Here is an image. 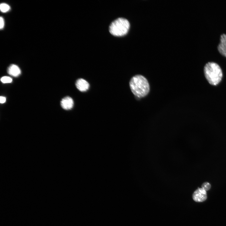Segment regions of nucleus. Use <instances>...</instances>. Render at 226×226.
Returning a JSON list of instances; mask_svg holds the SVG:
<instances>
[{
  "label": "nucleus",
  "instance_id": "nucleus-11",
  "mask_svg": "<svg viewBox=\"0 0 226 226\" xmlns=\"http://www.w3.org/2000/svg\"><path fill=\"white\" fill-rule=\"evenodd\" d=\"M201 187L202 188L207 191H208L211 188V185L209 183L205 182L202 183Z\"/></svg>",
  "mask_w": 226,
  "mask_h": 226
},
{
  "label": "nucleus",
  "instance_id": "nucleus-4",
  "mask_svg": "<svg viewBox=\"0 0 226 226\" xmlns=\"http://www.w3.org/2000/svg\"><path fill=\"white\" fill-rule=\"evenodd\" d=\"M193 200L196 202H202L207 198L206 191L202 188L198 187L192 194Z\"/></svg>",
  "mask_w": 226,
  "mask_h": 226
},
{
  "label": "nucleus",
  "instance_id": "nucleus-13",
  "mask_svg": "<svg viewBox=\"0 0 226 226\" xmlns=\"http://www.w3.org/2000/svg\"><path fill=\"white\" fill-rule=\"evenodd\" d=\"M6 101V98L3 96H1L0 97V102L1 103L3 104Z\"/></svg>",
  "mask_w": 226,
  "mask_h": 226
},
{
  "label": "nucleus",
  "instance_id": "nucleus-9",
  "mask_svg": "<svg viewBox=\"0 0 226 226\" xmlns=\"http://www.w3.org/2000/svg\"><path fill=\"white\" fill-rule=\"evenodd\" d=\"M1 11L3 13H6L9 11L10 9V6L6 3H2L0 5Z\"/></svg>",
  "mask_w": 226,
  "mask_h": 226
},
{
  "label": "nucleus",
  "instance_id": "nucleus-12",
  "mask_svg": "<svg viewBox=\"0 0 226 226\" xmlns=\"http://www.w3.org/2000/svg\"><path fill=\"white\" fill-rule=\"evenodd\" d=\"M0 29H3L4 25V21L3 18L2 17H1L0 18Z\"/></svg>",
  "mask_w": 226,
  "mask_h": 226
},
{
  "label": "nucleus",
  "instance_id": "nucleus-6",
  "mask_svg": "<svg viewBox=\"0 0 226 226\" xmlns=\"http://www.w3.org/2000/svg\"><path fill=\"white\" fill-rule=\"evenodd\" d=\"M75 85L77 89L81 92H85L89 88V85L88 82L82 78L77 79L75 83Z\"/></svg>",
  "mask_w": 226,
  "mask_h": 226
},
{
  "label": "nucleus",
  "instance_id": "nucleus-8",
  "mask_svg": "<svg viewBox=\"0 0 226 226\" xmlns=\"http://www.w3.org/2000/svg\"><path fill=\"white\" fill-rule=\"evenodd\" d=\"M7 72L10 75L14 77L19 76L21 73L20 69L17 65L12 64L8 68Z\"/></svg>",
  "mask_w": 226,
  "mask_h": 226
},
{
  "label": "nucleus",
  "instance_id": "nucleus-3",
  "mask_svg": "<svg viewBox=\"0 0 226 226\" xmlns=\"http://www.w3.org/2000/svg\"><path fill=\"white\" fill-rule=\"evenodd\" d=\"M128 21L123 18H118L113 21L109 27L110 32L116 36H121L126 35L130 28Z\"/></svg>",
  "mask_w": 226,
  "mask_h": 226
},
{
  "label": "nucleus",
  "instance_id": "nucleus-10",
  "mask_svg": "<svg viewBox=\"0 0 226 226\" xmlns=\"http://www.w3.org/2000/svg\"><path fill=\"white\" fill-rule=\"evenodd\" d=\"M1 82L3 83H11L12 81V78L8 76H3L0 79Z\"/></svg>",
  "mask_w": 226,
  "mask_h": 226
},
{
  "label": "nucleus",
  "instance_id": "nucleus-7",
  "mask_svg": "<svg viewBox=\"0 0 226 226\" xmlns=\"http://www.w3.org/2000/svg\"><path fill=\"white\" fill-rule=\"evenodd\" d=\"M74 104L73 99L70 97L66 96L63 98L61 101V105L62 108L65 110L71 109Z\"/></svg>",
  "mask_w": 226,
  "mask_h": 226
},
{
  "label": "nucleus",
  "instance_id": "nucleus-5",
  "mask_svg": "<svg viewBox=\"0 0 226 226\" xmlns=\"http://www.w3.org/2000/svg\"><path fill=\"white\" fill-rule=\"evenodd\" d=\"M220 40V43L218 46V50L220 54L226 57V34H222Z\"/></svg>",
  "mask_w": 226,
  "mask_h": 226
},
{
  "label": "nucleus",
  "instance_id": "nucleus-1",
  "mask_svg": "<svg viewBox=\"0 0 226 226\" xmlns=\"http://www.w3.org/2000/svg\"><path fill=\"white\" fill-rule=\"evenodd\" d=\"M205 77L211 85H218L221 82L223 73L222 70L217 63L214 62H209L206 63L204 67Z\"/></svg>",
  "mask_w": 226,
  "mask_h": 226
},
{
  "label": "nucleus",
  "instance_id": "nucleus-2",
  "mask_svg": "<svg viewBox=\"0 0 226 226\" xmlns=\"http://www.w3.org/2000/svg\"><path fill=\"white\" fill-rule=\"evenodd\" d=\"M129 85L132 93L138 98L146 96L149 91V86L148 80L141 75H136L132 78Z\"/></svg>",
  "mask_w": 226,
  "mask_h": 226
}]
</instances>
